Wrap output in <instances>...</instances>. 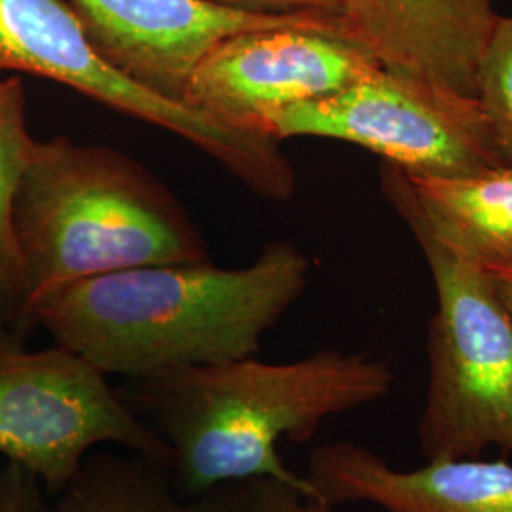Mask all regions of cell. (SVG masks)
<instances>
[{
	"label": "cell",
	"mask_w": 512,
	"mask_h": 512,
	"mask_svg": "<svg viewBox=\"0 0 512 512\" xmlns=\"http://www.w3.org/2000/svg\"><path fill=\"white\" fill-rule=\"evenodd\" d=\"M393 382L384 359L323 349L293 363L247 357L164 370L122 380L116 391L167 444L181 494L272 478L311 499L310 482L285 465L277 444L308 442L332 416L384 401Z\"/></svg>",
	"instance_id": "1"
},
{
	"label": "cell",
	"mask_w": 512,
	"mask_h": 512,
	"mask_svg": "<svg viewBox=\"0 0 512 512\" xmlns=\"http://www.w3.org/2000/svg\"><path fill=\"white\" fill-rule=\"evenodd\" d=\"M270 133L338 139L410 177H461L507 164L476 97L380 69L340 92L277 112Z\"/></svg>",
	"instance_id": "6"
},
{
	"label": "cell",
	"mask_w": 512,
	"mask_h": 512,
	"mask_svg": "<svg viewBox=\"0 0 512 512\" xmlns=\"http://www.w3.org/2000/svg\"><path fill=\"white\" fill-rule=\"evenodd\" d=\"M427 258L437 293L429 325V387L418 423L427 461L512 454V315L484 266L435 238L385 190Z\"/></svg>",
	"instance_id": "4"
},
{
	"label": "cell",
	"mask_w": 512,
	"mask_h": 512,
	"mask_svg": "<svg viewBox=\"0 0 512 512\" xmlns=\"http://www.w3.org/2000/svg\"><path fill=\"white\" fill-rule=\"evenodd\" d=\"M0 73L54 80L165 129L224 165L256 194L272 192L287 171V158L274 137L224 128L120 73L95 50L65 0H0Z\"/></svg>",
	"instance_id": "7"
},
{
	"label": "cell",
	"mask_w": 512,
	"mask_h": 512,
	"mask_svg": "<svg viewBox=\"0 0 512 512\" xmlns=\"http://www.w3.org/2000/svg\"><path fill=\"white\" fill-rule=\"evenodd\" d=\"M101 446L141 454L169 469V448L109 384L69 349H29L0 327V456L29 471L52 499Z\"/></svg>",
	"instance_id": "5"
},
{
	"label": "cell",
	"mask_w": 512,
	"mask_h": 512,
	"mask_svg": "<svg viewBox=\"0 0 512 512\" xmlns=\"http://www.w3.org/2000/svg\"><path fill=\"white\" fill-rule=\"evenodd\" d=\"M0 512H54L42 482L14 463L0 469Z\"/></svg>",
	"instance_id": "16"
},
{
	"label": "cell",
	"mask_w": 512,
	"mask_h": 512,
	"mask_svg": "<svg viewBox=\"0 0 512 512\" xmlns=\"http://www.w3.org/2000/svg\"><path fill=\"white\" fill-rule=\"evenodd\" d=\"M69 4L95 50L110 65L177 103H184L198 63L230 35L275 27L346 33L340 16L247 14L205 0H69Z\"/></svg>",
	"instance_id": "9"
},
{
	"label": "cell",
	"mask_w": 512,
	"mask_h": 512,
	"mask_svg": "<svg viewBox=\"0 0 512 512\" xmlns=\"http://www.w3.org/2000/svg\"><path fill=\"white\" fill-rule=\"evenodd\" d=\"M266 478L238 480L184 495L167 467L128 450H93L54 512H260Z\"/></svg>",
	"instance_id": "13"
},
{
	"label": "cell",
	"mask_w": 512,
	"mask_h": 512,
	"mask_svg": "<svg viewBox=\"0 0 512 512\" xmlns=\"http://www.w3.org/2000/svg\"><path fill=\"white\" fill-rule=\"evenodd\" d=\"M38 141L27 126V92L19 76L0 78V327L27 336L25 291L14 230L19 184Z\"/></svg>",
	"instance_id": "14"
},
{
	"label": "cell",
	"mask_w": 512,
	"mask_h": 512,
	"mask_svg": "<svg viewBox=\"0 0 512 512\" xmlns=\"http://www.w3.org/2000/svg\"><path fill=\"white\" fill-rule=\"evenodd\" d=\"M380 69L340 31L255 29L220 40L194 69L183 101L224 128L274 137L277 112L340 92Z\"/></svg>",
	"instance_id": "8"
},
{
	"label": "cell",
	"mask_w": 512,
	"mask_h": 512,
	"mask_svg": "<svg viewBox=\"0 0 512 512\" xmlns=\"http://www.w3.org/2000/svg\"><path fill=\"white\" fill-rule=\"evenodd\" d=\"M228 10L274 16H340V0H205Z\"/></svg>",
	"instance_id": "17"
},
{
	"label": "cell",
	"mask_w": 512,
	"mask_h": 512,
	"mask_svg": "<svg viewBox=\"0 0 512 512\" xmlns=\"http://www.w3.org/2000/svg\"><path fill=\"white\" fill-rule=\"evenodd\" d=\"M494 281L495 291L499 294L501 302L512 315V264L501 266H484Z\"/></svg>",
	"instance_id": "19"
},
{
	"label": "cell",
	"mask_w": 512,
	"mask_h": 512,
	"mask_svg": "<svg viewBox=\"0 0 512 512\" xmlns=\"http://www.w3.org/2000/svg\"><path fill=\"white\" fill-rule=\"evenodd\" d=\"M495 0H340L349 38L384 69L476 97Z\"/></svg>",
	"instance_id": "11"
},
{
	"label": "cell",
	"mask_w": 512,
	"mask_h": 512,
	"mask_svg": "<svg viewBox=\"0 0 512 512\" xmlns=\"http://www.w3.org/2000/svg\"><path fill=\"white\" fill-rule=\"evenodd\" d=\"M306 480L315 501L370 503L384 512H512V465L478 458L427 461L401 471L351 440L311 452Z\"/></svg>",
	"instance_id": "10"
},
{
	"label": "cell",
	"mask_w": 512,
	"mask_h": 512,
	"mask_svg": "<svg viewBox=\"0 0 512 512\" xmlns=\"http://www.w3.org/2000/svg\"><path fill=\"white\" fill-rule=\"evenodd\" d=\"M14 230L29 332L38 306L76 281L209 262L202 234L147 167L65 137L38 141L19 184Z\"/></svg>",
	"instance_id": "3"
},
{
	"label": "cell",
	"mask_w": 512,
	"mask_h": 512,
	"mask_svg": "<svg viewBox=\"0 0 512 512\" xmlns=\"http://www.w3.org/2000/svg\"><path fill=\"white\" fill-rule=\"evenodd\" d=\"M260 512H334V509L304 497L283 482L266 478Z\"/></svg>",
	"instance_id": "18"
},
{
	"label": "cell",
	"mask_w": 512,
	"mask_h": 512,
	"mask_svg": "<svg viewBox=\"0 0 512 512\" xmlns=\"http://www.w3.org/2000/svg\"><path fill=\"white\" fill-rule=\"evenodd\" d=\"M308 272L306 256L275 241L245 268L209 260L95 275L48 296L33 327L122 380L220 365L255 357L304 293Z\"/></svg>",
	"instance_id": "2"
},
{
	"label": "cell",
	"mask_w": 512,
	"mask_h": 512,
	"mask_svg": "<svg viewBox=\"0 0 512 512\" xmlns=\"http://www.w3.org/2000/svg\"><path fill=\"white\" fill-rule=\"evenodd\" d=\"M476 99L494 128L495 143L512 164V16H501L482 55Z\"/></svg>",
	"instance_id": "15"
},
{
	"label": "cell",
	"mask_w": 512,
	"mask_h": 512,
	"mask_svg": "<svg viewBox=\"0 0 512 512\" xmlns=\"http://www.w3.org/2000/svg\"><path fill=\"white\" fill-rule=\"evenodd\" d=\"M382 184L446 247L480 266L512 264V164L461 177H410L385 164Z\"/></svg>",
	"instance_id": "12"
}]
</instances>
